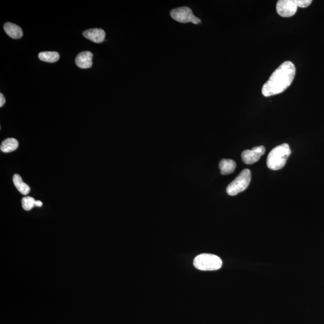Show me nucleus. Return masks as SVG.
<instances>
[{"label":"nucleus","instance_id":"10","mask_svg":"<svg viewBox=\"0 0 324 324\" xmlns=\"http://www.w3.org/2000/svg\"><path fill=\"white\" fill-rule=\"evenodd\" d=\"M4 30L8 35L14 39H19L23 36L21 28L16 24L7 22L5 24Z\"/></svg>","mask_w":324,"mask_h":324},{"label":"nucleus","instance_id":"18","mask_svg":"<svg viewBox=\"0 0 324 324\" xmlns=\"http://www.w3.org/2000/svg\"><path fill=\"white\" fill-rule=\"evenodd\" d=\"M43 205V203L40 201H36V206H38V207H40Z\"/></svg>","mask_w":324,"mask_h":324},{"label":"nucleus","instance_id":"1","mask_svg":"<svg viewBox=\"0 0 324 324\" xmlns=\"http://www.w3.org/2000/svg\"><path fill=\"white\" fill-rule=\"evenodd\" d=\"M296 74V68L291 61L282 63L264 84L262 93L265 97L281 94L291 85Z\"/></svg>","mask_w":324,"mask_h":324},{"label":"nucleus","instance_id":"5","mask_svg":"<svg viewBox=\"0 0 324 324\" xmlns=\"http://www.w3.org/2000/svg\"><path fill=\"white\" fill-rule=\"evenodd\" d=\"M170 15L172 19L180 23L192 22L194 24H199L201 23V19L196 17L193 13L191 9L188 7H181L172 10Z\"/></svg>","mask_w":324,"mask_h":324},{"label":"nucleus","instance_id":"6","mask_svg":"<svg viewBox=\"0 0 324 324\" xmlns=\"http://www.w3.org/2000/svg\"><path fill=\"white\" fill-rule=\"evenodd\" d=\"M296 0H279L276 5L278 14L284 18L294 16L297 11Z\"/></svg>","mask_w":324,"mask_h":324},{"label":"nucleus","instance_id":"11","mask_svg":"<svg viewBox=\"0 0 324 324\" xmlns=\"http://www.w3.org/2000/svg\"><path fill=\"white\" fill-rule=\"evenodd\" d=\"M219 168L222 175L232 174L236 168V163L232 159H222L220 161Z\"/></svg>","mask_w":324,"mask_h":324},{"label":"nucleus","instance_id":"9","mask_svg":"<svg viewBox=\"0 0 324 324\" xmlns=\"http://www.w3.org/2000/svg\"><path fill=\"white\" fill-rule=\"evenodd\" d=\"M83 36L86 39L92 42L100 43L104 41L106 33L104 30L99 29H90L85 31Z\"/></svg>","mask_w":324,"mask_h":324},{"label":"nucleus","instance_id":"13","mask_svg":"<svg viewBox=\"0 0 324 324\" xmlns=\"http://www.w3.org/2000/svg\"><path fill=\"white\" fill-rule=\"evenodd\" d=\"M18 141L15 138H8L2 143L0 150L4 153H10L18 148Z\"/></svg>","mask_w":324,"mask_h":324},{"label":"nucleus","instance_id":"15","mask_svg":"<svg viewBox=\"0 0 324 324\" xmlns=\"http://www.w3.org/2000/svg\"><path fill=\"white\" fill-rule=\"evenodd\" d=\"M36 200L30 196H26L22 199V205L24 210L26 211H30L36 206Z\"/></svg>","mask_w":324,"mask_h":324},{"label":"nucleus","instance_id":"2","mask_svg":"<svg viewBox=\"0 0 324 324\" xmlns=\"http://www.w3.org/2000/svg\"><path fill=\"white\" fill-rule=\"evenodd\" d=\"M291 154L290 147L288 144H283L273 148L268 155L267 165L271 170H281L285 167L288 157Z\"/></svg>","mask_w":324,"mask_h":324},{"label":"nucleus","instance_id":"17","mask_svg":"<svg viewBox=\"0 0 324 324\" xmlns=\"http://www.w3.org/2000/svg\"><path fill=\"white\" fill-rule=\"evenodd\" d=\"M6 103V99L5 98L4 95L1 93L0 94V107H3L4 106Z\"/></svg>","mask_w":324,"mask_h":324},{"label":"nucleus","instance_id":"7","mask_svg":"<svg viewBox=\"0 0 324 324\" xmlns=\"http://www.w3.org/2000/svg\"><path fill=\"white\" fill-rule=\"evenodd\" d=\"M265 148L264 146L255 147L251 150L244 151L241 157L244 164L251 165L256 163L264 154Z\"/></svg>","mask_w":324,"mask_h":324},{"label":"nucleus","instance_id":"8","mask_svg":"<svg viewBox=\"0 0 324 324\" xmlns=\"http://www.w3.org/2000/svg\"><path fill=\"white\" fill-rule=\"evenodd\" d=\"M93 55L91 52L85 51L78 55L75 63L77 66L83 70L90 68L92 65Z\"/></svg>","mask_w":324,"mask_h":324},{"label":"nucleus","instance_id":"14","mask_svg":"<svg viewBox=\"0 0 324 324\" xmlns=\"http://www.w3.org/2000/svg\"><path fill=\"white\" fill-rule=\"evenodd\" d=\"M39 58L48 63H56L60 59V55L57 52H42L39 54Z\"/></svg>","mask_w":324,"mask_h":324},{"label":"nucleus","instance_id":"12","mask_svg":"<svg viewBox=\"0 0 324 324\" xmlns=\"http://www.w3.org/2000/svg\"><path fill=\"white\" fill-rule=\"evenodd\" d=\"M13 183L18 191L24 195H28L30 192V188L22 181L21 177L18 174H15L13 177Z\"/></svg>","mask_w":324,"mask_h":324},{"label":"nucleus","instance_id":"3","mask_svg":"<svg viewBox=\"0 0 324 324\" xmlns=\"http://www.w3.org/2000/svg\"><path fill=\"white\" fill-rule=\"evenodd\" d=\"M194 265L199 270L215 271L222 267V261L216 255L203 253L195 258Z\"/></svg>","mask_w":324,"mask_h":324},{"label":"nucleus","instance_id":"16","mask_svg":"<svg viewBox=\"0 0 324 324\" xmlns=\"http://www.w3.org/2000/svg\"><path fill=\"white\" fill-rule=\"evenodd\" d=\"M296 3H297L298 8H306L312 4V0H296Z\"/></svg>","mask_w":324,"mask_h":324},{"label":"nucleus","instance_id":"4","mask_svg":"<svg viewBox=\"0 0 324 324\" xmlns=\"http://www.w3.org/2000/svg\"><path fill=\"white\" fill-rule=\"evenodd\" d=\"M251 180V172L248 169L241 171V173L227 186V194L230 196H236L246 190Z\"/></svg>","mask_w":324,"mask_h":324}]
</instances>
